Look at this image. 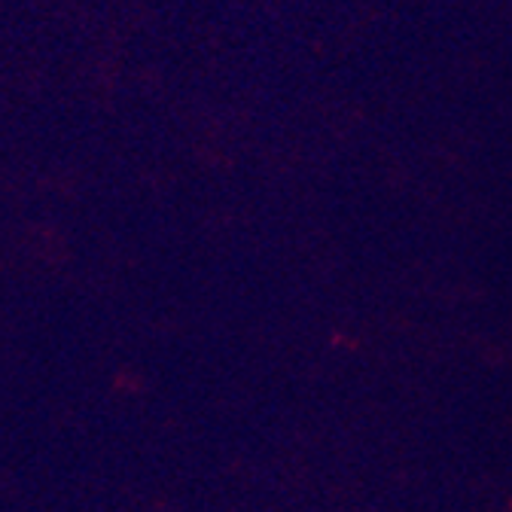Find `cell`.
Listing matches in <instances>:
<instances>
[]
</instances>
